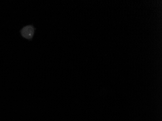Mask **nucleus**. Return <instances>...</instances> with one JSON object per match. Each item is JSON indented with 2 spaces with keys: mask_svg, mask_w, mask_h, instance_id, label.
I'll use <instances>...</instances> for the list:
<instances>
[{
  "mask_svg": "<svg viewBox=\"0 0 162 121\" xmlns=\"http://www.w3.org/2000/svg\"><path fill=\"white\" fill-rule=\"evenodd\" d=\"M35 28L32 25H28L24 27L21 31V34L24 38L30 40L34 36Z\"/></svg>",
  "mask_w": 162,
  "mask_h": 121,
  "instance_id": "1",
  "label": "nucleus"
}]
</instances>
